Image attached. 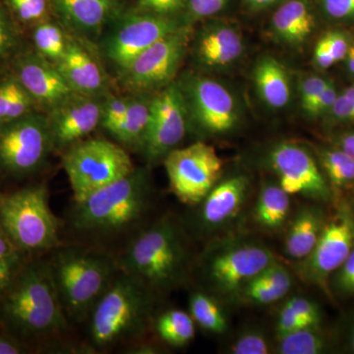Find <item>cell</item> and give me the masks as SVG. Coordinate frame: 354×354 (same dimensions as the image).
Returning <instances> with one entry per match:
<instances>
[{"label":"cell","mask_w":354,"mask_h":354,"mask_svg":"<svg viewBox=\"0 0 354 354\" xmlns=\"http://www.w3.org/2000/svg\"><path fill=\"white\" fill-rule=\"evenodd\" d=\"M3 295L2 321L16 337L46 339L68 329L50 263L26 267Z\"/></svg>","instance_id":"cell-1"},{"label":"cell","mask_w":354,"mask_h":354,"mask_svg":"<svg viewBox=\"0 0 354 354\" xmlns=\"http://www.w3.org/2000/svg\"><path fill=\"white\" fill-rule=\"evenodd\" d=\"M188 266L185 234L172 216H164L142 232L120 262L121 271L140 279L155 293L181 285Z\"/></svg>","instance_id":"cell-2"},{"label":"cell","mask_w":354,"mask_h":354,"mask_svg":"<svg viewBox=\"0 0 354 354\" xmlns=\"http://www.w3.org/2000/svg\"><path fill=\"white\" fill-rule=\"evenodd\" d=\"M48 263L65 313L78 323L90 318L120 269L111 256L78 246L57 247Z\"/></svg>","instance_id":"cell-3"},{"label":"cell","mask_w":354,"mask_h":354,"mask_svg":"<svg viewBox=\"0 0 354 354\" xmlns=\"http://www.w3.org/2000/svg\"><path fill=\"white\" fill-rule=\"evenodd\" d=\"M151 200L149 169L135 167L127 176L75 202L72 225L83 232H118L145 215Z\"/></svg>","instance_id":"cell-4"},{"label":"cell","mask_w":354,"mask_h":354,"mask_svg":"<svg viewBox=\"0 0 354 354\" xmlns=\"http://www.w3.org/2000/svg\"><path fill=\"white\" fill-rule=\"evenodd\" d=\"M155 292L140 279L122 272L104 293L90 315L94 348H106L139 337L146 330Z\"/></svg>","instance_id":"cell-5"},{"label":"cell","mask_w":354,"mask_h":354,"mask_svg":"<svg viewBox=\"0 0 354 354\" xmlns=\"http://www.w3.org/2000/svg\"><path fill=\"white\" fill-rule=\"evenodd\" d=\"M0 223L21 252H41L60 245L59 221L44 185L0 197Z\"/></svg>","instance_id":"cell-6"},{"label":"cell","mask_w":354,"mask_h":354,"mask_svg":"<svg viewBox=\"0 0 354 354\" xmlns=\"http://www.w3.org/2000/svg\"><path fill=\"white\" fill-rule=\"evenodd\" d=\"M187 109L189 127L204 137L234 132L243 109L236 95L225 84L203 74L186 73L177 81Z\"/></svg>","instance_id":"cell-7"},{"label":"cell","mask_w":354,"mask_h":354,"mask_svg":"<svg viewBox=\"0 0 354 354\" xmlns=\"http://www.w3.org/2000/svg\"><path fill=\"white\" fill-rule=\"evenodd\" d=\"M74 202L85 199L135 169L125 149L106 139H84L62 153Z\"/></svg>","instance_id":"cell-8"},{"label":"cell","mask_w":354,"mask_h":354,"mask_svg":"<svg viewBox=\"0 0 354 354\" xmlns=\"http://www.w3.org/2000/svg\"><path fill=\"white\" fill-rule=\"evenodd\" d=\"M276 261L274 253L263 244L234 239L209 247L203 257L202 274L216 292L234 295Z\"/></svg>","instance_id":"cell-9"},{"label":"cell","mask_w":354,"mask_h":354,"mask_svg":"<svg viewBox=\"0 0 354 354\" xmlns=\"http://www.w3.org/2000/svg\"><path fill=\"white\" fill-rule=\"evenodd\" d=\"M189 25L172 32L142 53L121 70L123 87L132 94H153L174 82L188 46Z\"/></svg>","instance_id":"cell-10"},{"label":"cell","mask_w":354,"mask_h":354,"mask_svg":"<svg viewBox=\"0 0 354 354\" xmlns=\"http://www.w3.org/2000/svg\"><path fill=\"white\" fill-rule=\"evenodd\" d=\"M53 151L48 118L28 114L0 125V171L24 176L38 171Z\"/></svg>","instance_id":"cell-11"},{"label":"cell","mask_w":354,"mask_h":354,"mask_svg":"<svg viewBox=\"0 0 354 354\" xmlns=\"http://www.w3.org/2000/svg\"><path fill=\"white\" fill-rule=\"evenodd\" d=\"M171 192L181 203L200 204L223 174V160L203 141L172 150L164 160Z\"/></svg>","instance_id":"cell-12"},{"label":"cell","mask_w":354,"mask_h":354,"mask_svg":"<svg viewBox=\"0 0 354 354\" xmlns=\"http://www.w3.org/2000/svg\"><path fill=\"white\" fill-rule=\"evenodd\" d=\"M102 41L104 57L118 67L120 72L153 44L187 22L176 17L158 15L148 11L120 16Z\"/></svg>","instance_id":"cell-13"},{"label":"cell","mask_w":354,"mask_h":354,"mask_svg":"<svg viewBox=\"0 0 354 354\" xmlns=\"http://www.w3.org/2000/svg\"><path fill=\"white\" fill-rule=\"evenodd\" d=\"M189 128L185 102L177 82L153 93L152 115L141 152L153 165L177 148Z\"/></svg>","instance_id":"cell-14"},{"label":"cell","mask_w":354,"mask_h":354,"mask_svg":"<svg viewBox=\"0 0 354 354\" xmlns=\"http://www.w3.org/2000/svg\"><path fill=\"white\" fill-rule=\"evenodd\" d=\"M268 162L288 194L318 201L329 200V184L313 155L304 146L292 141L279 142L270 151Z\"/></svg>","instance_id":"cell-15"},{"label":"cell","mask_w":354,"mask_h":354,"mask_svg":"<svg viewBox=\"0 0 354 354\" xmlns=\"http://www.w3.org/2000/svg\"><path fill=\"white\" fill-rule=\"evenodd\" d=\"M353 248L354 218L348 212H339L324 223L313 251L301 261L300 274L308 283L326 288Z\"/></svg>","instance_id":"cell-16"},{"label":"cell","mask_w":354,"mask_h":354,"mask_svg":"<svg viewBox=\"0 0 354 354\" xmlns=\"http://www.w3.org/2000/svg\"><path fill=\"white\" fill-rule=\"evenodd\" d=\"M104 97L76 93L48 111L53 151L64 153L101 125Z\"/></svg>","instance_id":"cell-17"},{"label":"cell","mask_w":354,"mask_h":354,"mask_svg":"<svg viewBox=\"0 0 354 354\" xmlns=\"http://www.w3.org/2000/svg\"><path fill=\"white\" fill-rule=\"evenodd\" d=\"M12 64L13 75L29 93L37 106L48 111L76 94L55 64L36 51L18 53Z\"/></svg>","instance_id":"cell-18"},{"label":"cell","mask_w":354,"mask_h":354,"mask_svg":"<svg viewBox=\"0 0 354 354\" xmlns=\"http://www.w3.org/2000/svg\"><path fill=\"white\" fill-rule=\"evenodd\" d=\"M197 64L208 71L230 68L241 59L245 43L241 29L227 21H211L204 26L194 41Z\"/></svg>","instance_id":"cell-19"},{"label":"cell","mask_w":354,"mask_h":354,"mask_svg":"<svg viewBox=\"0 0 354 354\" xmlns=\"http://www.w3.org/2000/svg\"><path fill=\"white\" fill-rule=\"evenodd\" d=\"M85 41L69 38L66 51L55 66L77 94L104 97L108 94V76Z\"/></svg>","instance_id":"cell-20"},{"label":"cell","mask_w":354,"mask_h":354,"mask_svg":"<svg viewBox=\"0 0 354 354\" xmlns=\"http://www.w3.org/2000/svg\"><path fill=\"white\" fill-rule=\"evenodd\" d=\"M249 180L244 174H235L218 181L202 200L199 221L204 230H218L230 223L246 201Z\"/></svg>","instance_id":"cell-21"},{"label":"cell","mask_w":354,"mask_h":354,"mask_svg":"<svg viewBox=\"0 0 354 354\" xmlns=\"http://www.w3.org/2000/svg\"><path fill=\"white\" fill-rule=\"evenodd\" d=\"M58 17L78 38H97L109 21L116 17L115 0H50Z\"/></svg>","instance_id":"cell-22"},{"label":"cell","mask_w":354,"mask_h":354,"mask_svg":"<svg viewBox=\"0 0 354 354\" xmlns=\"http://www.w3.org/2000/svg\"><path fill=\"white\" fill-rule=\"evenodd\" d=\"M315 28V16L308 0H283L270 22L274 41L290 48H301Z\"/></svg>","instance_id":"cell-23"},{"label":"cell","mask_w":354,"mask_h":354,"mask_svg":"<svg viewBox=\"0 0 354 354\" xmlns=\"http://www.w3.org/2000/svg\"><path fill=\"white\" fill-rule=\"evenodd\" d=\"M253 82L261 101L269 109H285L292 101L290 72L272 55H264L257 60L253 68Z\"/></svg>","instance_id":"cell-24"},{"label":"cell","mask_w":354,"mask_h":354,"mask_svg":"<svg viewBox=\"0 0 354 354\" xmlns=\"http://www.w3.org/2000/svg\"><path fill=\"white\" fill-rule=\"evenodd\" d=\"M322 213L315 207H305L293 218L286 237L288 257L304 260L315 247L324 227Z\"/></svg>","instance_id":"cell-25"},{"label":"cell","mask_w":354,"mask_h":354,"mask_svg":"<svg viewBox=\"0 0 354 354\" xmlns=\"http://www.w3.org/2000/svg\"><path fill=\"white\" fill-rule=\"evenodd\" d=\"M153 94H133L129 106L113 136L127 148L142 151L152 115Z\"/></svg>","instance_id":"cell-26"},{"label":"cell","mask_w":354,"mask_h":354,"mask_svg":"<svg viewBox=\"0 0 354 354\" xmlns=\"http://www.w3.org/2000/svg\"><path fill=\"white\" fill-rule=\"evenodd\" d=\"M290 209V194L279 184L270 181L263 184L254 209L255 221L261 227L279 230L288 220Z\"/></svg>","instance_id":"cell-27"},{"label":"cell","mask_w":354,"mask_h":354,"mask_svg":"<svg viewBox=\"0 0 354 354\" xmlns=\"http://www.w3.org/2000/svg\"><path fill=\"white\" fill-rule=\"evenodd\" d=\"M37 104L13 74L0 80V125L34 113Z\"/></svg>","instance_id":"cell-28"},{"label":"cell","mask_w":354,"mask_h":354,"mask_svg":"<svg viewBox=\"0 0 354 354\" xmlns=\"http://www.w3.org/2000/svg\"><path fill=\"white\" fill-rule=\"evenodd\" d=\"M156 330L162 341L176 348L187 346L196 333L190 313L179 309L169 310L158 316Z\"/></svg>","instance_id":"cell-29"},{"label":"cell","mask_w":354,"mask_h":354,"mask_svg":"<svg viewBox=\"0 0 354 354\" xmlns=\"http://www.w3.org/2000/svg\"><path fill=\"white\" fill-rule=\"evenodd\" d=\"M189 312L194 322L208 332L221 335L227 330V317L220 304L207 293L196 291L191 295Z\"/></svg>","instance_id":"cell-30"},{"label":"cell","mask_w":354,"mask_h":354,"mask_svg":"<svg viewBox=\"0 0 354 354\" xmlns=\"http://www.w3.org/2000/svg\"><path fill=\"white\" fill-rule=\"evenodd\" d=\"M69 38L59 25L50 21L39 23L32 32L35 51L55 64L64 57Z\"/></svg>","instance_id":"cell-31"},{"label":"cell","mask_w":354,"mask_h":354,"mask_svg":"<svg viewBox=\"0 0 354 354\" xmlns=\"http://www.w3.org/2000/svg\"><path fill=\"white\" fill-rule=\"evenodd\" d=\"M327 341L319 327H307L279 337V353L319 354L325 351Z\"/></svg>","instance_id":"cell-32"},{"label":"cell","mask_w":354,"mask_h":354,"mask_svg":"<svg viewBox=\"0 0 354 354\" xmlns=\"http://www.w3.org/2000/svg\"><path fill=\"white\" fill-rule=\"evenodd\" d=\"M320 162L326 176L335 187H344L353 183L354 160L341 149L322 151Z\"/></svg>","instance_id":"cell-33"},{"label":"cell","mask_w":354,"mask_h":354,"mask_svg":"<svg viewBox=\"0 0 354 354\" xmlns=\"http://www.w3.org/2000/svg\"><path fill=\"white\" fill-rule=\"evenodd\" d=\"M15 21L6 3L0 1V66L20 53V36Z\"/></svg>","instance_id":"cell-34"},{"label":"cell","mask_w":354,"mask_h":354,"mask_svg":"<svg viewBox=\"0 0 354 354\" xmlns=\"http://www.w3.org/2000/svg\"><path fill=\"white\" fill-rule=\"evenodd\" d=\"M14 19L24 24L43 22L50 6V0H4Z\"/></svg>","instance_id":"cell-35"},{"label":"cell","mask_w":354,"mask_h":354,"mask_svg":"<svg viewBox=\"0 0 354 354\" xmlns=\"http://www.w3.org/2000/svg\"><path fill=\"white\" fill-rule=\"evenodd\" d=\"M239 295L251 304L267 305L278 301L286 293L256 276L242 286Z\"/></svg>","instance_id":"cell-36"},{"label":"cell","mask_w":354,"mask_h":354,"mask_svg":"<svg viewBox=\"0 0 354 354\" xmlns=\"http://www.w3.org/2000/svg\"><path fill=\"white\" fill-rule=\"evenodd\" d=\"M131 97H120V95H111L104 97L102 104L101 127L106 130L109 134L113 135L116 128L120 124Z\"/></svg>","instance_id":"cell-37"},{"label":"cell","mask_w":354,"mask_h":354,"mask_svg":"<svg viewBox=\"0 0 354 354\" xmlns=\"http://www.w3.org/2000/svg\"><path fill=\"white\" fill-rule=\"evenodd\" d=\"M270 342L264 333L259 330H247L235 339L230 348L232 354H267Z\"/></svg>","instance_id":"cell-38"},{"label":"cell","mask_w":354,"mask_h":354,"mask_svg":"<svg viewBox=\"0 0 354 354\" xmlns=\"http://www.w3.org/2000/svg\"><path fill=\"white\" fill-rule=\"evenodd\" d=\"M227 2L228 0H186L187 19L197 21L213 17L225 9Z\"/></svg>","instance_id":"cell-39"},{"label":"cell","mask_w":354,"mask_h":354,"mask_svg":"<svg viewBox=\"0 0 354 354\" xmlns=\"http://www.w3.org/2000/svg\"><path fill=\"white\" fill-rule=\"evenodd\" d=\"M333 288L342 295H354V248L348 259L332 274Z\"/></svg>","instance_id":"cell-40"},{"label":"cell","mask_w":354,"mask_h":354,"mask_svg":"<svg viewBox=\"0 0 354 354\" xmlns=\"http://www.w3.org/2000/svg\"><path fill=\"white\" fill-rule=\"evenodd\" d=\"M285 305L297 313L309 327H319L321 312L316 304L302 297H291Z\"/></svg>","instance_id":"cell-41"},{"label":"cell","mask_w":354,"mask_h":354,"mask_svg":"<svg viewBox=\"0 0 354 354\" xmlns=\"http://www.w3.org/2000/svg\"><path fill=\"white\" fill-rule=\"evenodd\" d=\"M322 12L335 21L354 20V0H317Z\"/></svg>","instance_id":"cell-42"},{"label":"cell","mask_w":354,"mask_h":354,"mask_svg":"<svg viewBox=\"0 0 354 354\" xmlns=\"http://www.w3.org/2000/svg\"><path fill=\"white\" fill-rule=\"evenodd\" d=\"M330 81L320 76L305 77L300 83V104L304 111L318 99Z\"/></svg>","instance_id":"cell-43"},{"label":"cell","mask_w":354,"mask_h":354,"mask_svg":"<svg viewBox=\"0 0 354 354\" xmlns=\"http://www.w3.org/2000/svg\"><path fill=\"white\" fill-rule=\"evenodd\" d=\"M139 4L141 10L176 17L177 14L185 9L186 0H139Z\"/></svg>","instance_id":"cell-44"},{"label":"cell","mask_w":354,"mask_h":354,"mask_svg":"<svg viewBox=\"0 0 354 354\" xmlns=\"http://www.w3.org/2000/svg\"><path fill=\"white\" fill-rule=\"evenodd\" d=\"M337 95H337L334 83L330 81L326 88H324L322 94L319 95L318 99L304 113L310 118H318V116L323 115L324 113L330 111Z\"/></svg>","instance_id":"cell-45"},{"label":"cell","mask_w":354,"mask_h":354,"mask_svg":"<svg viewBox=\"0 0 354 354\" xmlns=\"http://www.w3.org/2000/svg\"><path fill=\"white\" fill-rule=\"evenodd\" d=\"M307 327L309 326L297 313L283 304L279 310L278 322H277V333L279 337Z\"/></svg>","instance_id":"cell-46"},{"label":"cell","mask_w":354,"mask_h":354,"mask_svg":"<svg viewBox=\"0 0 354 354\" xmlns=\"http://www.w3.org/2000/svg\"><path fill=\"white\" fill-rule=\"evenodd\" d=\"M324 37L327 41L328 46H329L330 53H332L335 64L346 59L349 46H351L346 37L339 31H330L324 35Z\"/></svg>","instance_id":"cell-47"},{"label":"cell","mask_w":354,"mask_h":354,"mask_svg":"<svg viewBox=\"0 0 354 354\" xmlns=\"http://www.w3.org/2000/svg\"><path fill=\"white\" fill-rule=\"evenodd\" d=\"M313 59L314 64L319 69H329L335 64L334 57H333L327 41L324 36L319 39L315 48H314Z\"/></svg>","instance_id":"cell-48"},{"label":"cell","mask_w":354,"mask_h":354,"mask_svg":"<svg viewBox=\"0 0 354 354\" xmlns=\"http://www.w3.org/2000/svg\"><path fill=\"white\" fill-rule=\"evenodd\" d=\"M18 265V263L0 256V295H3L12 283Z\"/></svg>","instance_id":"cell-49"},{"label":"cell","mask_w":354,"mask_h":354,"mask_svg":"<svg viewBox=\"0 0 354 354\" xmlns=\"http://www.w3.org/2000/svg\"><path fill=\"white\" fill-rule=\"evenodd\" d=\"M21 255H22V252L14 245L13 242L9 239L6 230L0 223V256L19 264Z\"/></svg>","instance_id":"cell-50"},{"label":"cell","mask_w":354,"mask_h":354,"mask_svg":"<svg viewBox=\"0 0 354 354\" xmlns=\"http://www.w3.org/2000/svg\"><path fill=\"white\" fill-rule=\"evenodd\" d=\"M26 348L17 337L0 335V354L25 353Z\"/></svg>","instance_id":"cell-51"},{"label":"cell","mask_w":354,"mask_h":354,"mask_svg":"<svg viewBox=\"0 0 354 354\" xmlns=\"http://www.w3.org/2000/svg\"><path fill=\"white\" fill-rule=\"evenodd\" d=\"M283 1V0H243V3L252 12H260Z\"/></svg>","instance_id":"cell-52"},{"label":"cell","mask_w":354,"mask_h":354,"mask_svg":"<svg viewBox=\"0 0 354 354\" xmlns=\"http://www.w3.org/2000/svg\"><path fill=\"white\" fill-rule=\"evenodd\" d=\"M339 147H341V150L348 153L354 160V132L348 133L342 137Z\"/></svg>","instance_id":"cell-53"},{"label":"cell","mask_w":354,"mask_h":354,"mask_svg":"<svg viewBox=\"0 0 354 354\" xmlns=\"http://www.w3.org/2000/svg\"><path fill=\"white\" fill-rule=\"evenodd\" d=\"M130 353H138V354H148V353H156V348L153 346H147V344H139V346H135L130 349Z\"/></svg>","instance_id":"cell-54"},{"label":"cell","mask_w":354,"mask_h":354,"mask_svg":"<svg viewBox=\"0 0 354 354\" xmlns=\"http://www.w3.org/2000/svg\"><path fill=\"white\" fill-rule=\"evenodd\" d=\"M346 59L348 60L349 72L354 76V41L349 46V50Z\"/></svg>","instance_id":"cell-55"},{"label":"cell","mask_w":354,"mask_h":354,"mask_svg":"<svg viewBox=\"0 0 354 354\" xmlns=\"http://www.w3.org/2000/svg\"><path fill=\"white\" fill-rule=\"evenodd\" d=\"M342 95L344 97H348L349 101L354 104V86H351V87L346 88V90L342 92Z\"/></svg>","instance_id":"cell-56"},{"label":"cell","mask_w":354,"mask_h":354,"mask_svg":"<svg viewBox=\"0 0 354 354\" xmlns=\"http://www.w3.org/2000/svg\"><path fill=\"white\" fill-rule=\"evenodd\" d=\"M349 342H351V349H353L354 351V325L353 326V329H351V339H349Z\"/></svg>","instance_id":"cell-57"}]
</instances>
